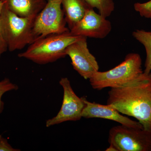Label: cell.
Instances as JSON below:
<instances>
[{"label": "cell", "instance_id": "6da1fadb", "mask_svg": "<svg viewBox=\"0 0 151 151\" xmlns=\"http://www.w3.org/2000/svg\"><path fill=\"white\" fill-rule=\"evenodd\" d=\"M108 94L107 105L137 119L151 132V72H143L123 86L111 88Z\"/></svg>", "mask_w": 151, "mask_h": 151}, {"label": "cell", "instance_id": "7a4b0ae2", "mask_svg": "<svg viewBox=\"0 0 151 151\" xmlns=\"http://www.w3.org/2000/svg\"><path fill=\"white\" fill-rule=\"evenodd\" d=\"M81 37L72 35L70 31L50 35L38 39L25 51L19 53L18 56L40 65L54 62L65 57L68 47Z\"/></svg>", "mask_w": 151, "mask_h": 151}, {"label": "cell", "instance_id": "3957f363", "mask_svg": "<svg viewBox=\"0 0 151 151\" xmlns=\"http://www.w3.org/2000/svg\"><path fill=\"white\" fill-rule=\"evenodd\" d=\"M36 17H19L4 2L1 14V32L10 51L21 50L36 40L33 32Z\"/></svg>", "mask_w": 151, "mask_h": 151}, {"label": "cell", "instance_id": "277c9868", "mask_svg": "<svg viewBox=\"0 0 151 151\" xmlns=\"http://www.w3.org/2000/svg\"><path fill=\"white\" fill-rule=\"evenodd\" d=\"M142 60L139 55L132 53L124 61L111 70L97 71L89 79L92 88L102 90L107 87H120L137 78L143 73Z\"/></svg>", "mask_w": 151, "mask_h": 151}, {"label": "cell", "instance_id": "5b68a950", "mask_svg": "<svg viewBox=\"0 0 151 151\" xmlns=\"http://www.w3.org/2000/svg\"><path fill=\"white\" fill-rule=\"evenodd\" d=\"M108 142L116 151H151V132L121 125L110 129Z\"/></svg>", "mask_w": 151, "mask_h": 151}, {"label": "cell", "instance_id": "8992f818", "mask_svg": "<svg viewBox=\"0 0 151 151\" xmlns=\"http://www.w3.org/2000/svg\"><path fill=\"white\" fill-rule=\"evenodd\" d=\"M61 0H47L46 4L35 20L33 32L38 39L69 31L66 27Z\"/></svg>", "mask_w": 151, "mask_h": 151}, {"label": "cell", "instance_id": "52a82bcc", "mask_svg": "<svg viewBox=\"0 0 151 151\" xmlns=\"http://www.w3.org/2000/svg\"><path fill=\"white\" fill-rule=\"evenodd\" d=\"M59 84L63 90L62 106L56 116L46 121L47 127L68 121L75 122L82 118V111L85 106L83 97L80 98L75 94L67 77L61 78Z\"/></svg>", "mask_w": 151, "mask_h": 151}, {"label": "cell", "instance_id": "ba28073f", "mask_svg": "<svg viewBox=\"0 0 151 151\" xmlns=\"http://www.w3.org/2000/svg\"><path fill=\"white\" fill-rule=\"evenodd\" d=\"M65 52L70 58L73 68L84 79H89L99 71L96 58L88 48L86 37L81 36L68 47Z\"/></svg>", "mask_w": 151, "mask_h": 151}, {"label": "cell", "instance_id": "9c48e42d", "mask_svg": "<svg viewBox=\"0 0 151 151\" xmlns=\"http://www.w3.org/2000/svg\"><path fill=\"white\" fill-rule=\"evenodd\" d=\"M111 29V22L90 7L83 17L70 30V32L76 36L103 39L108 35Z\"/></svg>", "mask_w": 151, "mask_h": 151}, {"label": "cell", "instance_id": "30bf717a", "mask_svg": "<svg viewBox=\"0 0 151 151\" xmlns=\"http://www.w3.org/2000/svg\"><path fill=\"white\" fill-rule=\"evenodd\" d=\"M85 106L82 113V117L85 119L100 118L111 120L121 125L134 128H143L139 122L124 116L110 105H103L94 102H90L83 97Z\"/></svg>", "mask_w": 151, "mask_h": 151}, {"label": "cell", "instance_id": "8fae6325", "mask_svg": "<svg viewBox=\"0 0 151 151\" xmlns=\"http://www.w3.org/2000/svg\"><path fill=\"white\" fill-rule=\"evenodd\" d=\"M19 17H36L46 4L47 0H1Z\"/></svg>", "mask_w": 151, "mask_h": 151}, {"label": "cell", "instance_id": "7c38bea8", "mask_svg": "<svg viewBox=\"0 0 151 151\" xmlns=\"http://www.w3.org/2000/svg\"><path fill=\"white\" fill-rule=\"evenodd\" d=\"M63 10L70 30L81 19L90 6L84 0H61Z\"/></svg>", "mask_w": 151, "mask_h": 151}, {"label": "cell", "instance_id": "4fadbf2b", "mask_svg": "<svg viewBox=\"0 0 151 151\" xmlns=\"http://www.w3.org/2000/svg\"><path fill=\"white\" fill-rule=\"evenodd\" d=\"M132 35L145 49L146 59L145 62L144 73H149L151 72V31L137 29L133 32Z\"/></svg>", "mask_w": 151, "mask_h": 151}, {"label": "cell", "instance_id": "5bb4252c", "mask_svg": "<svg viewBox=\"0 0 151 151\" xmlns=\"http://www.w3.org/2000/svg\"><path fill=\"white\" fill-rule=\"evenodd\" d=\"M92 8L98 9L99 14L104 17L110 16L115 9L113 0H84Z\"/></svg>", "mask_w": 151, "mask_h": 151}, {"label": "cell", "instance_id": "9a60e30c", "mask_svg": "<svg viewBox=\"0 0 151 151\" xmlns=\"http://www.w3.org/2000/svg\"><path fill=\"white\" fill-rule=\"evenodd\" d=\"M18 89L17 85L11 82L9 78H5L0 81V113L2 111L4 107V103L1 100L3 95L6 92Z\"/></svg>", "mask_w": 151, "mask_h": 151}, {"label": "cell", "instance_id": "2e32d148", "mask_svg": "<svg viewBox=\"0 0 151 151\" xmlns=\"http://www.w3.org/2000/svg\"><path fill=\"white\" fill-rule=\"evenodd\" d=\"M134 8L141 17L151 19V0L145 3H135Z\"/></svg>", "mask_w": 151, "mask_h": 151}, {"label": "cell", "instance_id": "e0dca14e", "mask_svg": "<svg viewBox=\"0 0 151 151\" xmlns=\"http://www.w3.org/2000/svg\"><path fill=\"white\" fill-rule=\"evenodd\" d=\"M19 149L14 148L9 144L7 139L0 135V151H19Z\"/></svg>", "mask_w": 151, "mask_h": 151}, {"label": "cell", "instance_id": "ac0fdd59", "mask_svg": "<svg viewBox=\"0 0 151 151\" xmlns=\"http://www.w3.org/2000/svg\"><path fill=\"white\" fill-rule=\"evenodd\" d=\"M4 2L0 0V58H1L2 55L4 52L6 51L8 49L7 45L6 44L4 40V38H3L1 32V14L3 6L4 5Z\"/></svg>", "mask_w": 151, "mask_h": 151}]
</instances>
